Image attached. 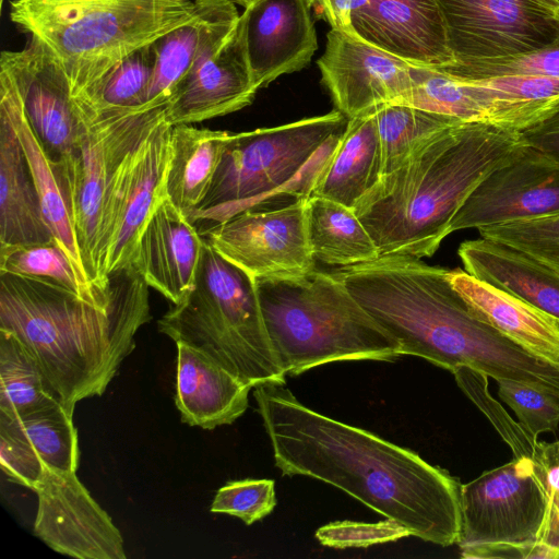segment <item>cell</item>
<instances>
[{
	"mask_svg": "<svg viewBox=\"0 0 559 559\" xmlns=\"http://www.w3.org/2000/svg\"><path fill=\"white\" fill-rule=\"evenodd\" d=\"M253 396L284 475L330 484L425 542L457 544V478L406 448L305 406L285 383L258 385Z\"/></svg>",
	"mask_w": 559,
	"mask_h": 559,
	"instance_id": "6da1fadb",
	"label": "cell"
},
{
	"mask_svg": "<svg viewBox=\"0 0 559 559\" xmlns=\"http://www.w3.org/2000/svg\"><path fill=\"white\" fill-rule=\"evenodd\" d=\"M449 270L388 254L335 272L401 346L402 355L454 371L528 384L559 399V366L531 354L479 319L451 285Z\"/></svg>",
	"mask_w": 559,
	"mask_h": 559,
	"instance_id": "7a4b0ae2",
	"label": "cell"
},
{
	"mask_svg": "<svg viewBox=\"0 0 559 559\" xmlns=\"http://www.w3.org/2000/svg\"><path fill=\"white\" fill-rule=\"evenodd\" d=\"M109 283L111 301L99 305L43 280L0 274V330L20 340L73 412L105 393L152 319L148 285L132 263Z\"/></svg>",
	"mask_w": 559,
	"mask_h": 559,
	"instance_id": "3957f363",
	"label": "cell"
},
{
	"mask_svg": "<svg viewBox=\"0 0 559 559\" xmlns=\"http://www.w3.org/2000/svg\"><path fill=\"white\" fill-rule=\"evenodd\" d=\"M521 131L461 122L418 146L356 203L380 255L431 257L474 189L524 148Z\"/></svg>",
	"mask_w": 559,
	"mask_h": 559,
	"instance_id": "277c9868",
	"label": "cell"
},
{
	"mask_svg": "<svg viewBox=\"0 0 559 559\" xmlns=\"http://www.w3.org/2000/svg\"><path fill=\"white\" fill-rule=\"evenodd\" d=\"M266 332L286 376L346 360H394L400 343L358 302L341 277L313 270L259 278Z\"/></svg>",
	"mask_w": 559,
	"mask_h": 559,
	"instance_id": "5b68a950",
	"label": "cell"
},
{
	"mask_svg": "<svg viewBox=\"0 0 559 559\" xmlns=\"http://www.w3.org/2000/svg\"><path fill=\"white\" fill-rule=\"evenodd\" d=\"M200 12L195 0H12L11 21L45 44L75 96Z\"/></svg>",
	"mask_w": 559,
	"mask_h": 559,
	"instance_id": "8992f818",
	"label": "cell"
},
{
	"mask_svg": "<svg viewBox=\"0 0 559 559\" xmlns=\"http://www.w3.org/2000/svg\"><path fill=\"white\" fill-rule=\"evenodd\" d=\"M347 121L335 109L277 127L230 132L209 190L189 222L206 228L274 197H309Z\"/></svg>",
	"mask_w": 559,
	"mask_h": 559,
	"instance_id": "52a82bcc",
	"label": "cell"
},
{
	"mask_svg": "<svg viewBox=\"0 0 559 559\" xmlns=\"http://www.w3.org/2000/svg\"><path fill=\"white\" fill-rule=\"evenodd\" d=\"M157 326L176 344L198 349L252 388L285 383L262 317L257 280L205 240L193 289L173 304Z\"/></svg>",
	"mask_w": 559,
	"mask_h": 559,
	"instance_id": "ba28073f",
	"label": "cell"
},
{
	"mask_svg": "<svg viewBox=\"0 0 559 559\" xmlns=\"http://www.w3.org/2000/svg\"><path fill=\"white\" fill-rule=\"evenodd\" d=\"M74 102L81 117L79 139L70 156L55 166L88 280L98 293L109 295L99 288L97 274L105 198L117 167L166 105L96 111Z\"/></svg>",
	"mask_w": 559,
	"mask_h": 559,
	"instance_id": "9c48e42d",
	"label": "cell"
},
{
	"mask_svg": "<svg viewBox=\"0 0 559 559\" xmlns=\"http://www.w3.org/2000/svg\"><path fill=\"white\" fill-rule=\"evenodd\" d=\"M171 127L165 107L123 157L110 181L97 245L98 285L103 292H110V273L132 263L143 228L167 199Z\"/></svg>",
	"mask_w": 559,
	"mask_h": 559,
	"instance_id": "30bf717a",
	"label": "cell"
},
{
	"mask_svg": "<svg viewBox=\"0 0 559 559\" xmlns=\"http://www.w3.org/2000/svg\"><path fill=\"white\" fill-rule=\"evenodd\" d=\"M545 485L532 459L513 457L461 486L460 549L539 543Z\"/></svg>",
	"mask_w": 559,
	"mask_h": 559,
	"instance_id": "8fae6325",
	"label": "cell"
},
{
	"mask_svg": "<svg viewBox=\"0 0 559 559\" xmlns=\"http://www.w3.org/2000/svg\"><path fill=\"white\" fill-rule=\"evenodd\" d=\"M451 64L528 53L559 39V14L539 0H435Z\"/></svg>",
	"mask_w": 559,
	"mask_h": 559,
	"instance_id": "7c38bea8",
	"label": "cell"
},
{
	"mask_svg": "<svg viewBox=\"0 0 559 559\" xmlns=\"http://www.w3.org/2000/svg\"><path fill=\"white\" fill-rule=\"evenodd\" d=\"M253 207L201 230L223 258L254 280L296 277L313 271L307 235V202Z\"/></svg>",
	"mask_w": 559,
	"mask_h": 559,
	"instance_id": "4fadbf2b",
	"label": "cell"
},
{
	"mask_svg": "<svg viewBox=\"0 0 559 559\" xmlns=\"http://www.w3.org/2000/svg\"><path fill=\"white\" fill-rule=\"evenodd\" d=\"M317 64L336 110L347 119L403 104L412 90V63L343 31H329Z\"/></svg>",
	"mask_w": 559,
	"mask_h": 559,
	"instance_id": "5bb4252c",
	"label": "cell"
},
{
	"mask_svg": "<svg viewBox=\"0 0 559 559\" xmlns=\"http://www.w3.org/2000/svg\"><path fill=\"white\" fill-rule=\"evenodd\" d=\"M33 491L34 534L52 550L79 559H126L121 533L75 472L47 468Z\"/></svg>",
	"mask_w": 559,
	"mask_h": 559,
	"instance_id": "9a60e30c",
	"label": "cell"
},
{
	"mask_svg": "<svg viewBox=\"0 0 559 559\" xmlns=\"http://www.w3.org/2000/svg\"><path fill=\"white\" fill-rule=\"evenodd\" d=\"M0 69L12 79L27 120L53 163L73 152L81 129L69 79L49 48L28 36L15 51H2Z\"/></svg>",
	"mask_w": 559,
	"mask_h": 559,
	"instance_id": "2e32d148",
	"label": "cell"
},
{
	"mask_svg": "<svg viewBox=\"0 0 559 559\" xmlns=\"http://www.w3.org/2000/svg\"><path fill=\"white\" fill-rule=\"evenodd\" d=\"M559 215V164L525 144L467 197L450 234L467 228Z\"/></svg>",
	"mask_w": 559,
	"mask_h": 559,
	"instance_id": "e0dca14e",
	"label": "cell"
},
{
	"mask_svg": "<svg viewBox=\"0 0 559 559\" xmlns=\"http://www.w3.org/2000/svg\"><path fill=\"white\" fill-rule=\"evenodd\" d=\"M258 91L238 22L227 37L200 55L169 99L166 119L177 126L222 117L250 105Z\"/></svg>",
	"mask_w": 559,
	"mask_h": 559,
	"instance_id": "ac0fdd59",
	"label": "cell"
},
{
	"mask_svg": "<svg viewBox=\"0 0 559 559\" xmlns=\"http://www.w3.org/2000/svg\"><path fill=\"white\" fill-rule=\"evenodd\" d=\"M239 22L259 90L304 69L318 49L316 19L306 0H255Z\"/></svg>",
	"mask_w": 559,
	"mask_h": 559,
	"instance_id": "d6986e66",
	"label": "cell"
},
{
	"mask_svg": "<svg viewBox=\"0 0 559 559\" xmlns=\"http://www.w3.org/2000/svg\"><path fill=\"white\" fill-rule=\"evenodd\" d=\"M352 27L359 39L408 63L439 69L453 63L435 0H366L352 12Z\"/></svg>",
	"mask_w": 559,
	"mask_h": 559,
	"instance_id": "ffe728a7",
	"label": "cell"
},
{
	"mask_svg": "<svg viewBox=\"0 0 559 559\" xmlns=\"http://www.w3.org/2000/svg\"><path fill=\"white\" fill-rule=\"evenodd\" d=\"M411 75L412 90L403 104L463 122H487L523 131L548 117L535 106L438 68L411 64Z\"/></svg>",
	"mask_w": 559,
	"mask_h": 559,
	"instance_id": "44dd1931",
	"label": "cell"
},
{
	"mask_svg": "<svg viewBox=\"0 0 559 559\" xmlns=\"http://www.w3.org/2000/svg\"><path fill=\"white\" fill-rule=\"evenodd\" d=\"M203 246L199 229L166 199L143 228L132 264L176 305L194 287Z\"/></svg>",
	"mask_w": 559,
	"mask_h": 559,
	"instance_id": "7402d4cb",
	"label": "cell"
},
{
	"mask_svg": "<svg viewBox=\"0 0 559 559\" xmlns=\"http://www.w3.org/2000/svg\"><path fill=\"white\" fill-rule=\"evenodd\" d=\"M175 403L181 420L212 430L229 425L248 407L251 385L198 349L177 343Z\"/></svg>",
	"mask_w": 559,
	"mask_h": 559,
	"instance_id": "603a6c76",
	"label": "cell"
},
{
	"mask_svg": "<svg viewBox=\"0 0 559 559\" xmlns=\"http://www.w3.org/2000/svg\"><path fill=\"white\" fill-rule=\"evenodd\" d=\"M448 277L479 319L531 354L559 366V321L461 269L449 270Z\"/></svg>",
	"mask_w": 559,
	"mask_h": 559,
	"instance_id": "cb8c5ba5",
	"label": "cell"
},
{
	"mask_svg": "<svg viewBox=\"0 0 559 559\" xmlns=\"http://www.w3.org/2000/svg\"><path fill=\"white\" fill-rule=\"evenodd\" d=\"M200 12L154 41L155 64L142 109L167 105L203 50L227 37L240 14L231 0H195Z\"/></svg>",
	"mask_w": 559,
	"mask_h": 559,
	"instance_id": "d4e9b609",
	"label": "cell"
},
{
	"mask_svg": "<svg viewBox=\"0 0 559 559\" xmlns=\"http://www.w3.org/2000/svg\"><path fill=\"white\" fill-rule=\"evenodd\" d=\"M465 272L559 321V272L530 254L486 238L460 245Z\"/></svg>",
	"mask_w": 559,
	"mask_h": 559,
	"instance_id": "484cf974",
	"label": "cell"
},
{
	"mask_svg": "<svg viewBox=\"0 0 559 559\" xmlns=\"http://www.w3.org/2000/svg\"><path fill=\"white\" fill-rule=\"evenodd\" d=\"M0 114L4 115L11 122L20 140L39 195L40 206L46 224L51 230L55 239L66 250L79 274L91 284L82 261L64 191L55 163L48 156L34 133L25 115L21 96L12 79L1 69ZM91 286L93 287L92 284Z\"/></svg>",
	"mask_w": 559,
	"mask_h": 559,
	"instance_id": "4316f807",
	"label": "cell"
},
{
	"mask_svg": "<svg viewBox=\"0 0 559 559\" xmlns=\"http://www.w3.org/2000/svg\"><path fill=\"white\" fill-rule=\"evenodd\" d=\"M52 239L20 140L0 114V250Z\"/></svg>",
	"mask_w": 559,
	"mask_h": 559,
	"instance_id": "83f0119b",
	"label": "cell"
},
{
	"mask_svg": "<svg viewBox=\"0 0 559 559\" xmlns=\"http://www.w3.org/2000/svg\"><path fill=\"white\" fill-rule=\"evenodd\" d=\"M381 177V150L374 117L371 114L352 118L317 175L310 195L354 209Z\"/></svg>",
	"mask_w": 559,
	"mask_h": 559,
	"instance_id": "f1b7e54d",
	"label": "cell"
},
{
	"mask_svg": "<svg viewBox=\"0 0 559 559\" xmlns=\"http://www.w3.org/2000/svg\"><path fill=\"white\" fill-rule=\"evenodd\" d=\"M230 132L171 127L167 200L188 219L203 201Z\"/></svg>",
	"mask_w": 559,
	"mask_h": 559,
	"instance_id": "f546056e",
	"label": "cell"
},
{
	"mask_svg": "<svg viewBox=\"0 0 559 559\" xmlns=\"http://www.w3.org/2000/svg\"><path fill=\"white\" fill-rule=\"evenodd\" d=\"M307 235L313 258L325 264L344 267L380 257L354 210L322 197L308 198Z\"/></svg>",
	"mask_w": 559,
	"mask_h": 559,
	"instance_id": "4dcf8cb0",
	"label": "cell"
},
{
	"mask_svg": "<svg viewBox=\"0 0 559 559\" xmlns=\"http://www.w3.org/2000/svg\"><path fill=\"white\" fill-rule=\"evenodd\" d=\"M0 427L25 440L46 468L76 472L80 461L73 411L58 402L21 415L0 413Z\"/></svg>",
	"mask_w": 559,
	"mask_h": 559,
	"instance_id": "1f68e13d",
	"label": "cell"
},
{
	"mask_svg": "<svg viewBox=\"0 0 559 559\" xmlns=\"http://www.w3.org/2000/svg\"><path fill=\"white\" fill-rule=\"evenodd\" d=\"M60 401L28 349L0 330V413L21 415Z\"/></svg>",
	"mask_w": 559,
	"mask_h": 559,
	"instance_id": "d6a6232c",
	"label": "cell"
},
{
	"mask_svg": "<svg viewBox=\"0 0 559 559\" xmlns=\"http://www.w3.org/2000/svg\"><path fill=\"white\" fill-rule=\"evenodd\" d=\"M378 130L382 176L397 168L418 146L463 121L407 104H388L372 112Z\"/></svg>",
	"mask_w": 559,
	"mask_h": 559,
	"instance_id": "836d02e7",
	"label": "cell"
},
{
	"mask_svg": "<svg viewBox=\"0 0 559 559\" xmlns=\"http://www.w3.org/2000/svg\"><path fill=\"white\" fill-rule=\"evenodd\" d=\"M155 64L154 41L141 47L114 66L74 99L96 110H138L146 103Z\"/></svg>",
	"mask_w": 559,
	"mask_h": 559,
	"instance_id": "e575fe53",
	"label": "cell"
},
{
	"mask_svg": "<svg viewBox=\"0 0 559 559\" xmlns=\"http://www.w3.org/2000/svg\"><path fill=\"white\" fill-rule=\"evenodd\" d=\"M10 273L49 282L83 299L108 305L109 296L97 293L76 271L63 247L56 240L0 250V274Z\"/></svg>",
	"mask_w": 559,
	"mask_h": 559,
	"instance_id": "d590c367",
	"label": "cell"
},
{
	"mask_svg": "<svg viewBox=\"0 0 559 559\" xmlns=\"http://www.w3.org/2000/svg\"><path fill=\"white\" fill-rule=\"evenodd\" d=\"M459 388L489 419L501 439L509 445L513 457L532 459L537 448V437L515 421L488 390V376L469 367L452 371Z\"/></svg>",
	"mask_w": 559,
	"mask_h": 559,
	"instance_id": "8d00e7d4",
	"label": "cell"
},
{
	"mask_svg": "<svg viewBox=\"0 0 559 559\" xmlns=\"http://www.w3.org/2000/svg\"><path fill=\"white\" fill-rule=\"evenodd\" d=\"M480 237L523 251L559 272V215L477 229Z\"/></svg>",
	"mask_w": 559,
	"mask_h": 559,
	"instance_id": "74e56055",
	"label": "cell"
},
{
	"mask_svg": "<svg viewBox=\"0 0 559 559\" xmlns=\"http://www.w3.org/2000/svg\"><path fill=\"white\" fill-rule=\"evenodd\" d=\"M440 70L466 80L499 76L559 78V39L550 46L528 53L466 64H450Z\"/></svg>",
	"mask_w": 559,
	"mask_h": 559,
	"instance_id": "f35d334b",
	"label": "cell"
},
{
	"mask_svg": "<svg viewBox=\"0 0 559 559\" xmlns=\"http://www.w3.org/2000/svg\"><path fill=\"white\" fill-rule=\"evenodd\" d=\"M276 506L273 479L230 480L215 493L210 507L213 513H225L247 525L269 515Z\"/></svg>",
	"mask_w": 559,
	"mask_h": 559,
	"instance_id": "ab89813d",
	"label": "cell"
},
{
	"mask_svg": "<svg viewBox=\"0 0 559 559\" xmlns=\"http://www.w3.org/2000/svg\"><path fill=\"white\" fill-rule=\"evenodd\" d=\"M498 394L533 436L556 432L559 426V399L528 384L499 380Z\"/></svg>",
	"mask_w": 559,
	"mask_h": 559,
	"instance_id": "60d3db41",
	"label": "cell"
},
{
	"mask_svg": "<svg viewBox=\"0 0 559 559\" xmlns=\"http://www.w3.org/2000/svg\"><path fill=\"white\" fill-rule=\"evenodd\" d=\"M409 535L407 527L391 519L376 523L337 521L325 524L316 532V538L323 546L338 549L385 544Z\"/></svg>",
	"mask_w": 559,
	"mask_h": 559,
	"instance_id": "b9f144b4",
	"label": "cell"
},
{
	"mask_svg": "<svg viewBox=\"0 0 559 559\" xmlns=\"http://www.w3.org/2000/svg\"><path fill=\"white\" fill-rule=\"evenodd\" d=\"M532 461L545 485L547 501L538 542L559 548V441H538Z\"/></svg>",
	"mask_w": 559,
	"mask_h": 559,
	"instance_id": "7bdbcfd3",
	"label": "cell"
},
{
	"mask_svg": "<svg viewBox=\"0 0 559 559\" xmlns=\"http://www.w3.org/2000/svg\"><path fill=\"white\" fill-rule=\"evenodd\" d=\"M0 464L10 481L32 490L47 471L34 449L4 427H0Z\"/></svg>",
	"mask_w": 559,
	"mask_h": 559,
	"instance_id": "ee69618b",
	"label": "cell"
},
{
	"mask_svg": "<svg viewBox=\"0 0 559 559\" xmlns=\"http://www.w3.org/2000/svg\"><path fill=\"white\" fill-rule=\"evenodd\" d=\"M466 559L513 558V559H559V548L543 543L526 545L492 544L461 549Z\"/></svg>",
	"mask_w": 559,
	"mask_h": 559,
	"instance_id": "f6af8a7d",
	"label": "cell"
},
{
	"mask_svg": "<svg viewBox=\"0 0 559 559\" xmlns=\"http://www.w3.org/2000/svg\"><path fill=\"white\" fill-rule=\"evenodd\" d=\"M521 133L527 146L559 164V108Z\"/></svg>",
	"mask_w": 559,
	"mask_h": 559,
	"instance_id": "bcb514c9",
	"label": "cell"
},
{
	"mask_svg": "<svg viewBox=\"0 0 559 559\" xmlns=\"http://www.w3.org/2000/svg\"><path fill=\"white\" fill-rule=\"evenodd\" d=\"M316 20H323L331 28L354 35L352 12L366 0H306Z\"/></svg>",
	"mask_w": 559,
	"mask_h": 559,
	"instance_id": "7dc6e473",
	"label": "cell"
},
{
	"mask_svg": "<svg viewBox=\"0 0 559 559\" xmlns=\"http://www.w3.org/2000/svg\"><path fill=\"white\" fill-rule=\"evenodd\" d=\"M539 1L559 14V0H539Z\"/></svg>",
	"mask_w": 559,
	"mask_h": 559,
	"instance_id": "c3c4849f",
	"label": "cell"
},
{
	"mask_svg": "<svg viewBox=\"0 0 559 559\" xmlns=\"http://www.w3.org/2000/svg\"><path fill=\"white\" fill-rule=\"evenodd\" d=\"M235 4L241 5L243 9L251 5L255 0H231Z\"/></svg>",
	"mask_w": 559,
	"mask_h": 559,
	"instance_id": "681fc988",
	"label": "cell"
},
{
	"mask_svg": "<svg viewBox=\"0 0 559 559\" xmlns=\"http://www.w3.org/2000/svg\"><path fill=\"white\" fill-rule=\"evenodd\" d=\"M3 1H4V0H0V2H1V5H2Z\"/></svg>",
	"mask_w": 559,
	"mask_h": 559,
	"instance_id": "f907efd6",
	"label": "cell"
}]
</instances>
